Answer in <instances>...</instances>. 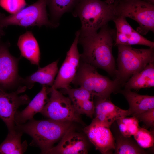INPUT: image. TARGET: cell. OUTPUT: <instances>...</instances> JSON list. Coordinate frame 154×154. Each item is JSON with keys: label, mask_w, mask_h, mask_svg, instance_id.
I'll return each instance as SVG.
<instances>
[{"label": "cell", "mask_w": 154, "mask_h": 154, "mask_svg": "<svg viewBox=\"0 0 154 154\" xmlns=\"http://www.w3.org/2000/svg\"><path fill=\"white\" fill-rule=\"evenodd\" d=\"M72 12L74 17L80 20V36L97 33L116 18L113 4L101 0H78Z\"/></svg>", "instance_id": "7a4b0ae2"}, {"label": "cell", "mask_w": 154, "mask_h": 154, "mask_svg": "<svg viewBox=\"0 0 154 154\" xmlns=\"http://www.w3.org/2000/svg\"><path fill=\"white\" fill-rule=\"evenodd\" d=\"M25 90L20 88L16 91L7 93L0 88V118L6 125L8 132L15 129L14 118L18 108L21 105L28 104L30 101L27 95H19Z\"/></svg>", "instance_id": "9c48e42d"}, {"label": "cell", "mask_w": 154, "mask_h": 154, "mask_svg": "<svg viewBox=\"0 0 154 154\" xmlns=\"http://www.w3.org/2000/svg\"><path fill=\"white\" fill-rule=\"evenodd\" d=\"M19 59L10 53L8 44L0 42V88L5 91L20 82L18 74Z\"/></svg>", "instance_id": "7c38bea8"}, {"label": "cell", "mask_w": 154, "mask_h": 154, "mask_svg": "<svg viewBox=\"0 0 154 154\" xmlns=\"http://www.w3.org/2000/svg\"><path fill=\"white\" fill-rule=\"evenodd\" d=\"M17 46L21 56L27 59L31 64L39 66L40 58L39 47L31 31H27L19 36Z\"/></svg>", "instance_id": "ac0fdd59"}, {"label": "cell", "mask_w": 154, "mask_h": 154, "mask_svg": "<svg viewBox=\"0 0 154 154\" xmlns=\"http://www.w3.org/2000/svg\"><path fill=\"white\" fill-rule=\"evenodd\" d=\"M76 112L79 115L85 114L92 118L95 112V106L93 100H75L71 101Z\"/></svg>", "instance_id": "4316f807"}, {"label": "cell", "mask_w": 154, "mask_h": 154, "mask_svg": "<svg viewBox=\"0 0 154 154\" xmlns=\"http://www.w3.org/2000/svg\"><path fill=\"white\" fill-rule=\"evenodd\" d=\"M88 147L85 138L75 131L73 125L64 134L58 144L46 154H86L88 153Z\"/></svg>", "instance_id": "5bb4252c"}, {"label": "cell", "mask_w": 154, "mask_h": 154, "mask_svg": "<svg viewBox=\"0 0 154 154\" xmlns=\"http://www.w3.org/2000/svg\"><path fill=\"white\" fill-rule=\"evenodd\" d=\"M125 89L131 90L154 87V62L132 76L125 84Z\"/></svg>", "instance_id": "44dd1931"}, {"label": "cell", "mask_w": 154, "mask_h": 154, "mask_svg": "<svg viewBox=\"0 0 154 154\" xmlns=\"http://www.w3.org/2000/svg\"><path fill=\"white\" fill-rule=\"evenodd\" d=\"M26 5L25 0H0V6L11 14L23 9Z\"/></svg>", "instance_id": "83f0119b"}, {"label": "cell", "mask_w": 154, "mask_h": 154, "mask_svg": "<svg viewBox=\"0 0 154 154\" xmlns=\"http://www.w3.org/2000/svg\"><path fill=\"white\" fill-rule=\"evenodd\" d=\"M58 62L57 60L44 67H39L38 70L31 75L25 78H21L20 82L25 84L26 88L28 89H31L35 82L52 86L58 71Z\"/></svg>", "instance_id": "e0dca14e"}, {"label": "cell", "mask_w": 154, "mask_h": 154, "mask_svg": "<svg viewBox=\"0 0 154 154\" xmlns=\"http://www.w3.org/2000/svg\"><path fill=\"white\" fill-rule=\"evenodd\" d=\"M78 0H46L53 23L59 24L61 17L65 13L72 11Z\"/></svg>", "instance_id": "603a6c76"}, {"label": "cell", "mask_w": 154, "mask_h": 154, "mask_svg": "<svg viewBox=\"0 0 154 154\" xmlns=\"http://www.w3.org/2000/svg\"><path fill=\"white\" fill-rule=\"evenodd\" d=\"M50 92L49 88L42 85L41 90L30 101L26 108L21 111L16 112L14 118L15 125L24 124L33 119L36 114L40 113L47 102L48 94Z\"/></svg>", "instance_id": "2e32d148"}, {"label": "cell", "mask_w": 154, "mask_h": 154, "mask_svg": "<svg viewBox=\"0 0 154 154\" xmlns=\"http://www.w3.org/2000/svg\"><path fill=\"white\" fill-rule=\"evenodd\" d=\"M149 3L154 4V0H143Z\"/></svg>", "instance_id": "1f68e13d"}, {"label": "cell", "mask_w": 154, "mask_h": 154, "mask_svg": "<svg viewBox=\"0 0 154 154\" xmlns=\"http://www.w3.org/2000/svg\"><path fill=\"white\" fill-rule=\"evenodd\" d=\"M83 130L96 149L101 153L110 154L114 150L115 141L110 127L94 118Z\"/></svg>", "instance_id": "8fae6325"}, {"label": "cell", "mask_w": 154, "mask_h": 154, "mask_svg": "<svg viewBox=\"0 0 154 154\" xmlns=\"http://www.w3.org/2000/svg\"><path fill=\"white\" fill-rule=\"evenodd\" d=\"M73 123L49 119L37 120L33 119L24 124L16 125L15 128L32 137L31 145L39 147L41 153L46 154L73 126Z\"/></svg>", "instance_id": "3957f363"}, {"label": "cell", "mask_w": 154, "mask_h": 154, "mask_svg": "<svg viewBox=\"0 0 154 154\" xmlns=\"http://www.w3.org/2000/svg\"><path fill=\"white\" fill-rule=\"evenodd\" d=\"M114 138L115 154H146L148 153L137 144L131 137H125L119 130L116 121L110 127Z\"/></svg>", "instance_id": "d6986e66"}, {"label": "cell", "mask_w": 154, "mask_h": 154, "mask_svg": "<svg viewBox=\"0 0 154 154\" xmlns=\"http://www.w3.org/2000/svg\"><path fill=\"white\" fill-rule=\"evenodd\" d=\"M49 89L50 97L40 113L49 119L84 125L80 115L76 112L70 98L57 89L51 87Z\"/></svg>", "instance_id": "ba28073f"}, {"label": "cell", "mask_w": 154, "mask_h": 154, "mask_svg": "<svg viewBox=\"0 0 154 154\" xmlns=\"http://www.w3.org/2000/svg\"><path fill=\"white\" fill-rule=\"evenodd\" d=\"M116 17H128L139 25L136 31L142 35L154 32V4L143 0H116L113 4Z\"/></svg>", "instance_id": "8992f818"}, {"label": "cell", "mask_w": 154, "mask_h": 154, "mask_svg": "<svg viewBox=\"0 0 154 154\" xmlns=\"http://www.w3.org/2000/svg\"><path fill=\"white\" fill-rule=\"evenodd\" d=\"M122 94L127 101L129 106L130 115L140 114L154 108V96L139 94L131 90H121Z\"/></svg>", "instance_id": "ffe728a7"}, {"label": "cell", "mask_w": 154, "mask_h": 154, "mask_svg": "<svg viewBox=\"0 0 154 154\" xmlns=\"http://www.w3.org/2000/svg\"><path fill=\"white\" fill-rule=\"evenodd\" d=\"M3 27H0V39L5 34V33L3 30Z\"/></svg>", "instance_id": "f546056e"}, {"label": "cell", "mask_w": 154, "mask_h": 154, "mask_svg": "<svg viewBox=\"0 0 154 154\" xmlns=\"http://www.w3.org/2000/svg\"><path fill=\"white\" fill-rule=\"evenodd\" d=\"M88 91L94 97L110 98L112 93L119 92L122 86L116 79L113 80L100 74L96 68L80 59L76 73L72 83Z\"/></svg>", "instance_id": "277c9868"}, {"label": "cell", "mask_w": 154, "mask_h": 154, "mask_svg": "<svg viewBox=\"0 0 154 154\" xmlns=\"http://www.w3.org/2000/svg\"><path fill=\"white\" fill-rule=\"evenodd\" d=\"M116 0H105L104 1L108 4H113Z\"/></svg>", "instance_id": "4dcf8cb0"}, {"label": "cell", "mask_w": 154, "mask_h": 154, "mask_svg": "<svg viewBox=\"0 0 154 154\" xmlns=\"http://www.w3.org/2000/svg\"><path fill=\"white\" fill-rule=\"evenodd\" d=\"M117 46V68L114 79L124 86L132 76L154 62V48L137 49L130 46L119 44Z\"/></svg>", "instance_id": "5b68a950"}, {"label": "cell", "mask_w": 154, "mask_h": 154, "mask_svg": "<svg viewBox=\"0 0 154 154\" xmlns=\"http://www.w3.org/2000/svg\"><path fill=\"white\" fill-rule=\"evenodd\" d=\"M139 121L134 116L123 117L116 121L119 130L124 136L129 137L133 136L139 127Z\"/></svg>", "instance_id": "cb8c5ba5"}, {"label": "cell", "mask_w": 154, "mask_h": 154, "mask_svg": "<svg viewBox=\"0 0 154 154\" xmlns=\"http://www.w3.org/2000/svg\"><path fill=\"white\" fill-rule=\"evenodd\" d=\"M133 136L137 144L142 148L148 149L154 147V129L149 131L139 127Z\"/></svg>", "instance_id": "d4e9b609"}, {"label": "cell", "mask_w": 154, "mask_h": 154, "mask_svg": "<svg viewBox=\"0 0 154 154\" xmlns=\"http://www.w3.org/2000/svg\"><path fill=\"white\" fill-rule=\"evenodd\" d=\"M60 92L67 94L71 101L92 99L94 97L88 91L81 87L74 88L69 86L61 89Z\"/></svg>", "instance_id": "484cf974"}, {"label": "cell", "mask_w": 154, "mask_h": 154, "mask_svg": "<svg viewBox=\"0 0 154 154\" xmlns=\"http://www.w3.org/2000/svg\"><path fill=\"white\" fill-rule=\"evenodd\" d=\"M97 33L80 36L78 43L82 47L80 59L95 67L106 71L115 78L117 69L112 48L116 36L115 29L108 24L100 29Z\"/></svg>", "instance_id": "6da1fadb"}, {"label": "cell", "mask_w": 154, "mask_h": 154, "mask_svg": "<svg viewBox=\"0 0 154 154\" xmlns=\"http://www.w3.org/2000/svg\"><path fill=\"white\" fill-rule=\"evenodd\" d=\"M23 133L15 129L8 132L4 141L0 145V154H23L28 146L26 141L22 143L21 138Z\"/></svg>", "instance_id": "7402d4cb"}, {"label": "cell", "mask_w": 154, "mask_h": 154, "mask_svg": "<svg viewBox=\"0 0 154 154\" xmlns=\"http://www.w3.org/2000/svg\"><path fill=\"white\" fill-rule=\"evenodd\" d=\"M94 102L96 114L94 118L110 127L118 119L130 115L128 110L122 109L115 105L110 98H95Z\"/></svg>", "instance_id": "9a60e30c"}, {"label": "cell", "mask_w": 154, "mask_h": 154, "mask_svg": "<svg viewBox=\"0 0 154 154\" xmlns=\"http://www.w3.org/2000/svg\"><path fill=\"white\" fill-rule=\"evenodd\" d=\"M3 15V14H1L0 13V17L1 16H2Z\"/></svg>", "instance_id": "d6a6232c"}, {"label": "cell", "mask_w": 154, "mask_h": 154, "mask_svg": "<svg viewBox=\"0 0 154 154\" xmlns=\"http://www.w3.org/2000/svg\"><path fill=\"white\" fill-rule=\"evenodd\" d=\"M116 26L115 45H139L154 48V42L135 30L124 17H117L113 21Z\"/></svg>", "instance_id": "4fadbf2b"}, {"label": "cell", "mask_w": 154, "mask_h": 154, "mask_svg": "<svg viewBox=\"0 0 154 154\" xmlns=\"http://www.w3.org/2000/svg\"><path fill=\"white\" fill-rule=\"evenodd\" d=\"M80 30L75 33V38L60 69L52 86L56 89H62L70 86L77 72L80 60V54L78 48Z\"/></svg>", "instance_id": "30bf717a"}, {"label": "cell", "mask_w": 154, "mask_h": 154, "mask_svg": "<svg viewBox=\"0 0 154 154\" xmlns=\"http://www.w3.org/2000/svg\"><path fill=\"white\" fill-rule=\"evenodd\" d=\"M46 0H38L35 3L23 8L17 13L0 17V27L17 25L24 27L45 26L52 28L59 24L49 20L46 9Z\"/></svg>", "instance_id": "52a82bcc"}, {"label": "cell", "mask_w": 154, "mask_h": 154, "mask_svg": "<svg viewBox=\"0 0 154 154\" xmlns=\"http://www.w3.org/2000/svg\"><path fill=\"white\" fill-rule=\"evenodd\" d=\"M139 121L142 122L147 128H153L154 126V108L143 112L134 115Z\"/></svg>", "instance_id": "f1b7e54d"}]
</instances>
